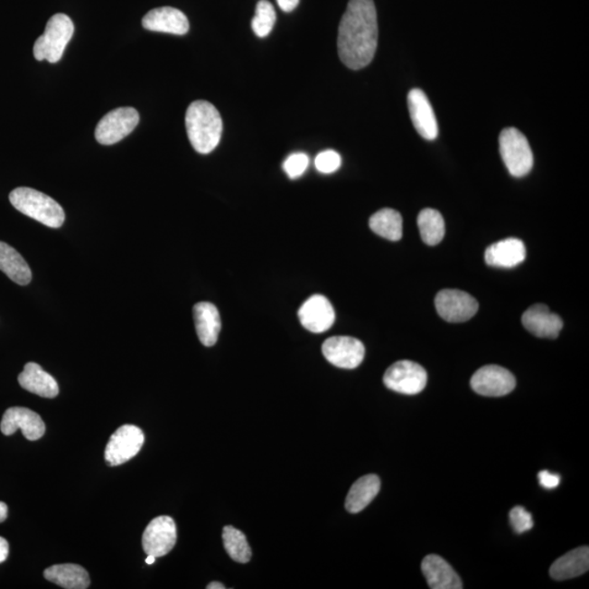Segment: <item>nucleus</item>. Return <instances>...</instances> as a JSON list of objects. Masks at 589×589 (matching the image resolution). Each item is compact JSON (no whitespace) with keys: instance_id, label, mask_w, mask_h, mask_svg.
Wrapping results in <instances>:
<instances>
[{"instance_id":"12","label":"nucleus","mask_w":589,"mask_h":589,"mask_svg":"<svg viewBox=\"0 0 589 589\" xmlns=\"http://www.w3.org/2000/svg\"><path fill=\"white\" fill-rule=\"evenodd\" d=\"M176 524L170 517H159L151 520L142 536V547L146 556H164L176 545Z\"/></svg>"},{"instance_id":"31","label":"nucleus","mask_w":589,"mask_h":589,"mask_svg":"<svg viewBox=\"0 0 589 589\" xmlns=\"http://www.w3.org/2000/svg\"><path fill=\"white\" fill-rule=\"evenodd\" d=\"M315 168L323 173H332L341 165V157L333 150L321 152L314 160Z\"/></svg>"},{"instance_id":"15","label":"nucleus","mask_w":589,"mask_h":589,"mask_svg":"<svg viewBox=\"0 0 589 589\" xmlns=\"http://www.w3.org/2000/svg\"><path fill=\"white\" fill-rule=\"evenodd\" d=\"M410 118L415 129L424 139L433 141L438 136V123L429 98L420 89H413L407 97Z\"/></svg>"},{"instance_id":"18","label":"nucleus","mask_w":589,"mask_h":589,"mask_svg":"<svg viewBox=\"0 0 589 589\" xmlns=\"http://www.w3.org/2000/svg\"><path fill=\"white\" fill-rule=\"evenodd\" d=\"M422 570L430 588L462 589L463 583L459 575L448 562L436 555L425 557Z\"/></svg>"},{"instance_id":"3","label":"nucleus","mask_w":589,"mask_h":589,"mask_svg":"<svg viewBox=\"0 0 589 589\" xmlns=\"http://www.w3.org/2000/svg\"><path fill=\"white\" fill-rule=\"evenodd\" d=\"M9 200L19 212L49 228L60 229L65 222V212L61 205L35 189L15 188L10 192Z\"/></svg>"},{"instance_id":"14","label":"nucleus","mask_w":589,"mask_h":589,"mask_svg":"<svg viewBox=\"0 0 589 589\" xmlns=\"http://www.w3.org/2000/svg\"><path fill=\"white\" fill-rule=\"evenodd\" d=\"M30 441L42 438L45 434V424L39 414L24 407H12L4 414L0 430L5 435H12L17 430Z\"/></svg>"},{"instance_id":"26","label":"nucleus","mask_w":589,"mask_h":589,"mask_svg":"<svg viewBox=\"0 0 589 589\" xmlns=\"http://www.w3.org/2000/svg\"><path fill=\"white\" fill-rule=\"evenodd\" d=\"M373 233L391 241H397L403 236V219L396 210L382 209L369 220Z\"/></svg>"},{"instance_id":"32","label":"nucleus","mask_w":589,"mask_h":589,"mask_svg":"<svg viewBox=\"0 0 589 589\" xmlns=\"http://www.w3.org/2000/svg\"><path fill=\"white\" fill-rule=\"evenodd\" d=\"M510 522L512 528L518 534L528 532L534 528V520L532 514L526 511L523 507H515L510 512Z\"/></svg>"},{"instance_id":"27","label":"nucleus","mask_w":589,"mask_h":589,"mask_svg":"<svg viewBox=\"0 0 589 589\" xmlns=\"http://www.w3.org/2000/svg\"><path fill=\"white\" fill-rule=\"evenodd\" d=\"M420 236L425 244L435 246L441 243L445 234L444 220L439 211L434 209H425L417 219Z\"/></svg>"},{"instance_id":"30","label":"nucleus","mask_w":589,"mask_h":589,"mask_svg":"<svg viewBox=\"0 0 589 589\" xmlns=\"http://www.w3.org/2000/svg\"><path fill=\"white\" fill-rule=\"evenodd\" d=\"M309 166V157L304 154H294L287 157L284 162V172L291 180H296L304 175Z\"/></svg>"},{"instance_id":"20","label":"nucleus","mask_w":589,"mask_h":589,"mask_svg":"<svg viewBox=\"0 0 589 589\" xmlns=\"http://www.w3.org/2000/svg\"><path fill=\"white\" fill-rule=\"evenodd\" d=\"M194 324L200 341L204 346L217 344L222 323L217 307L211 303H199L193 307Z\"/></svg>"},{"instance_id":"34","label":"nucleus","mask_w":589,"mask_h":589,"mask_svg":"<svg viewBox=\"0 0 589 589\" xmlns=\"http://www.w3.org/2000/svg\"><path fill=\"white\" fill-rule=\"evenodd\" d=\"M276 2L284 13H292L297 8L301 0H276Z\"/></svg>"},{"instance_id":"33","label":"nucleus","mask_w":589,"mask_h":589,"mask_svg":"<svg viewBox=\"0 0 589 589\" xmlns=\"http://www.w3.org/2000/svg\"><path fill=\"white\" fill-rule=\"evenodd\" d=\"M538 480L540 486H543L545 489H555L560 485V476L552 474L548 471L540 472Z\"/></svg>"},{"instance_id":"7","label":"nucleus","mask_w":589,"mask_h":589,"mask_svg":"<svg viewBox=\"0 0 589 589\" xmlns=\"http://www.w3.org/2000/svg\"><path fill=\"white\" fill-rule=\"evenodd\" d=\"M428 376L416 362L401 360L393 364L385 373L383 382L390 390L407 396H415L427 386Z\"/></svg>"},{"instance_id":"38","label":"nucleus","mask_w":589,"mask_h":589,"mask_svg":"<svg viewBox=\"0 0 589 589\" xmlns=\"http://www.w3.org/2000/svg\"><path fill=\"white\" fill-rule=\"evenodd\" d=\"M156 557L154 556H147L145 562L146 565H154Z\"/></svg>"},{"instance_id":"9","label":"nucleus","mask_w":589,"mask_h":589,"mask_svg":"<svg viewBox=\"0 0 589 589\" xmlns=\"http://www.w3.org/2000/svg\"><path fill=\"white\" fill-rule=\"evenodd\" d=\"M436 312L448 323H460L474 317L478 312L476 299L457 289H444L435 299Z\"/></svg>"},{"instance_id":"28","label":"nucleus","mask_w":589,"mask_h":589,"mask_svg":"<svg viewBox=\"0 0 589 589\" xmlns=\"http://www.w3.org/2000/svg\"><path fill=\"white\" fill-rule=\"evenodd\" d=\"M223 544L226 552L236 562L247 564L251 559V549L246 536L233 526L223 529Z\"/></svg>"},{"instance_id":"37","label":"nucleus","mask_w":589,"mask_h":589,"mask_svg":"<svg viewBox=\"0 0 589 589\" xmlns=\"http://www.w3.org/2000/svg\"><path fill=\"white\" fill-rule=\"evenodd\" d=\"M208 589H225L226 587L223 585V584L218 583V582H213L211 584H209Z\"/></svg>"},{"instance_id":"8","label":"nucleus","mask_w":589,"mask_h":589,"mask_svg":"<svg viewBox=\"0 0 589 589\" xmlns=\"http://www.w3.org/2000/svg\"><path fill=\"white\" fill-rule=\"evenodd\" d=\"M144 444V431L136 425H122L110 436L107 449H105V461L109 466L122 465L134 459L139 453Z\"/></svg>"},{"instance_id":"5","label":"nucleus","mask_w":589,"mask_h":589,"mask_svg":"<svg viewBox=\"0 0 589 589\" xmlns=\"http://www.w3.org/2000/svg\"><path fill=\"white\" fill-rule=\"evenodd\" d=\"M500 154L504 165L514 177H524L532 171L533 151L526 136L517 128L502 130L499 136Z\"/></svg>"},{"instance_id":"24","label":"nucleus","mask_w":589,"mask_h":589,"mask_svg":"<svg viewBox=\"0 0 589 589\" xmlns=\"http://www.w3.org/2000/svg\"><path fill=\"white\" fill-rule=\"evenodd\" d=\"M0 271L19 285H28L33 281V272L28 263L17 250L4 241H0Z\"/></svg>"},{"instance_id":"13","label":"nucleus","mask_w":589,"mask_h":589,"mask_svg":"<svg viewBox=\"0 0 589 589\" xmlns=\"http://www.w3.org/2000/svg\"><path fill=\"white\" fill-rule=\"evenodd\" d=\"M304 329L313 333H323L332 327L335 312L332 304L323 294H313L303 304L298 312Z\"/></svg>"},{"instance_id":"29","label":"nucleus","mask_w":589,"mask_h":589,"mask_svg":"<svg viewBox=\"0 0 589 589\" xmlns=\"http://www.w3.org/2000/svg\"><path fill=\"white\" fill-rule=\"evenodd\" d=\"M276 23L275 7L267 0H260L257 4L256 14L251 21V28L259 38H266L272 33Z\"/></svg>"},{"instance_id":"22","label":"nucleus","mask_w":589,"mask_h":589,"mask_svg":"<svg viewBox=\"0 0 589 589\" xmlns=\"http://www.w3.org/2000/svg\"><path fill=\"white\" fill-rule=\"evenodd\" d=\"M589 569V548L580 547L555 561L550 567V576L556 581L571 580L585 575Z\"/></svg>"},{"instance_id":"16","label":"nucleus","mask_w":589,"mask_h":589,"mask_svg":"<svg viewBox=\"0 0 589 589\" xmlns=\"http://www.w3.org/2000/svg\"><path fill=\"white\" fill-rule=\"evenodd\" d=\"M522 323L528 332L541 339H556L564 321L543 304H534L523 313Z\"/></svg>"},{"instance_id":"17","label":"nucleus","mask_w":589,"mask_h":589,"mask_svg":"<svg viewBox=\"0 0 589 589\" xmlns=\"http://www.w3.org/2000/svg\"><path fill=\"white\" fill-rule=\"evenodd\" d=\"M142 26L154 33L185 35L189 31V21L181 10L161 7L147 13L142 19Z\"/></svg>"},{"instance_id":"10","label":"nucleus","mask_w":589,"mask_h":589,"mask_svg":"<svg viewBox=\"0 0 589 589\" xmlns=\"http://www.w3.org/2000/svg\"><path fill=\"white\" fill-rule=\"evenodd\" d=\"M365 346L351 336H333L324 341L323 352L330 364L341 369H355L365 359Z\"/></svg>"},{"instance_id":"6","label":"nucleus","mask_w":589,"mask_h":589,"mask_svg":"<svg viewBox=\"0 0 589 589\" xmlns=\"http://www.w3.org/2000/svg\"><path fill=\"white\" fill-rule=\"evenodd\" d=\"M140 120L133 108H119L105 115L96 129V139L103 145H112L133 133Z\"/></svg>"},{"instance_id":"23","label":"nucleus","mask_w":589,"mask_h":589,"mask_svg":"<svg viewBox=\"0 0 589 589\" xmlns=\"http://www.w3.org/2000/svg\"><path fill=\"white\" fill-rule=\"evenodd\" d=\"M381 481L377 475H367L356 481L347 494L345 508L350 513H360L366 509L380 491Z\"/></svg>"},{"instance_id":"36","label":"nucleus","mask_w":589,"mask_h":589,"mask_svg":"<svg viewBox=\"0 0 589 589\" xmlns=\"http://www.w3.org/2000/svg\"><path fill=\"white\" fill-rule=\"evenodd\" d=\"M8 517V507L6 503L0 502V523H3Z\"/></svg>"},{"instance_id":"25","label":"nucleus","mask_w":589,"mask_h":589,"mask_svg":"<svg viewBox=\"0 0 589 589\" xmlns=\"http://www.w3.org/2000/svg\"><path fill=\"white\" fill-rule=\"evenodd\" d=\"M47 581L66 589H86L90 585V576L82 566L77 565H57L44 571Z\"/></svg>"},{"instance_id":"2","label":"nucleus","mask_w":589,"mask_h":589,"mask_svg":"<svg viewBox=\"0 0 589 589\" xmlns=\"http://www.w3.org/2000/svg\"><path fill=\"white\" fill-rule=\"evenodd\" d=\"M186 129L193 149L198 154H209L222 138V117L213 104L199 99L189 105Z\"/></svg>"},{"instance_id":"21","label":"nucleus","mask_w":589,"mask_h":589,"mask_svg":"<svg viewBox=\"0 0 589 589\" xmlns=\"http://www.w3.org/2000/svg\"><path fill=\"white\" fill-rule=\"evenodd\" d=\"M24 390L45 398H54L60 393L57 381L35 362H28L18 378Z\"/></svg>"},{"instance_id":"19","label":"nucleus","mask_w":589,"mask_h":589,"mask_svg":"<svg viewBox=\"0 0 589 589\" xmlns=\"http://www.w3.org/2000/svg\"><path fill=\"white\" fill-rule=\"evenodd\" d=\"M526 248L522 240L507 238L489 246L485 252L488 266L511 269L525 260Z\"/></svg>"},{"instance_id":"11","label":"nucleus","mask_w":589,"mask_h":589,"mask_svg":"<svg viewBox=\"0 0 589 589\" xmlns=\"http://www.w3.org/2000/svg\"><path fill=\"white\" fill-rule=\"evenodd\" d=\"M517 386V380L506 368L489 365L481 368L472 377L471 387L483 397H499L511 393Z\"/></svg>"},{"instance_id":"35","label":"nucleus","mask_w":589,"mask_h":589,"mask_svg":"<svg viewBox=\"0 0 589 589\" xmlns=\"http://www.w3.org/2000/svg\"><path fill=\"white\" fill-rule=\"evenodd\" d=\"M9 555V545L8 541L3 538H0V564L7 560Z\"/></svg>"},{"instance_id":"4","label":"nucleus","mask_w":589,"mask_h":589,"mask_svg":"<svg viewBox=\"0 0 589 589\" xmlns=\"http://www.w3.org/2000/svg\"><path fill=\"white\" fill-rule=\"evenodd\" d=\"M73 33H75V25L67 14L52 15L46 24L44 34L35 41L33 49L35 60L56 64L61 60Z\"/></svg>"},{"instance_id":"1","label":"nucleus","mask_w":589,"mask_h":589,"mask_svg":"<svg viewBox=\"0 0 589 589\" xmlns=\"http://www.w3.org/2000/svg\"><path fill=\"white\" fill-rule=\"evenodd\" d=\"M378 19L373 0H350L339 26L338 51L352 70L370 64L378 47Z\"/></svg>"}]
</instances>
